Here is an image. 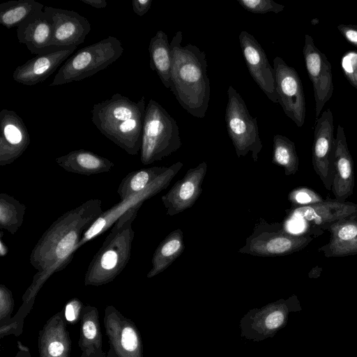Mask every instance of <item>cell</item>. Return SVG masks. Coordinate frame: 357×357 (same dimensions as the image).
<instances>
[{
    "instance_id": "obj_17",
    "label": "cell",
    "mask_w": 357,
    "mask_h": 357,
    "mask_svg": "<svg viewBox=\"0 0 357 357\" xmlns=\"http://www.w3.org/2000/svg\"><path fill=\"white\" fill-rule=\"evenodd\" d=\"M206 171V162L189 169L183 177L162 196L167 215H177L193 206L202 191V185Z\"/></svg>"
},
{
    "instance_id": "obj_29",
    "label": "cell",
    "mask_w": 357,
    "mask_h": 357,
    "mask_svg": "<svg viewBox=\"0 0 357 357\" xmlns=\"http://www.w3.org/2000/svg\"><path fill=\"white\" fill-rule=\"evenodd\" d=\"M167 169V167H151L131 172L122 179L119 185L117 193L120 199L142 191Z\"/></svg>"
},
{
    "instance_id": "obj_5",
    "label": "cell",
    "mask_w": 357,
    "mask_h": 357,
    "mask_svg": "<svg viewBox=\"0 0 357 357\" xmlns=\"http://www.w3.org/2000/svg\"><path fill=\"white\" fill-rule=\"evenodd\" d=\"M182 145L178 126L167 110L153 99L146 106L140 160L150 165L176 152Z\"/></svg>"
},
{
    "instance_id": "obj_28",
    "label": "cell",
    "mask_w": 357,
    "mask_h": 357,
    "mask_svg": "<svg viewBox=\"0 0 357 357\" xmlns=\"http://www.w3.org/2000/svg\"><path fill=\"white\" fill-rule=\"evenodd\" d=\"M45 5L35 0H11L0 4V24L18 27L32 16L43 11Z\"/></svg>"
},
{
    "instance_id": "obj_31",
    "label": "cell",
    "mask_w": 357,
    "mask_h": 357,
    "mask_svg": "<svg viewBox=\"0 0 357 357\" xmlns=\"http://www.w3.org/2000/svg\"><path fill=\"white\" fill-rule=\"evenodd\" d=\"M26 206L13 197L0 194V228L15 234L22 226Z\"/></svg>"
},
{
    "instance_id": "obj_21",
    "label": "cell",
    "mask_w": 357,
    "mask_h": 357,
    "mask_svg": "<svg viewBox=\"0 0 357 357\" xmlns=\"http://www.w3.org/2000/svg\"><path fill=\"white\" fill-rule=\"evenodd\" d=\"M334 171L331 190L336 200L345 202L354 192V162L348 149L344 128L340 124L337 126L335 137Z\"/></svg>"
},
{
    "instance_id": "obj_2",
    "label": "cell",
    "mask_w": 357,
    "mask_h": 357,
    "mask_svg": "<svg viewBox=\"0 0 357 357\" xmlns=\"http://www.w3.org/2000/svg\"><path fill=\"white\" fill-rule=\"evenodd\" d=\"M183 33L178 31L171 42L172 65L169 90L180 105L190 114L204 118L210 95L206 54L196 45H182Z\"/></svg>"
},
{
    "instance_id": "obj_13",
    "label": "cell",
    "mask_w": 357,
    "mask_h": 357,
    "mask_svg": "<svg viewBox=\"0 0 357 357\" xmlns=\"http://www.w3.org/2000/svg\"><path fill=\"white\" fill-rule=\"evenodd\" d=\"M303 53L307 75L313 86L315 117L317 120L326 102L333 95L331 65L326 55L315 46L312 37L308 34L305 35Z\"/></svg>"
},
{
    "instance_id": "obj_15",
    "label": "cell",
    "mask_w": 357,
    "mask_h": 357,
    "mask_svg": "<svg viewBox=\"0 0 357 357\" xmlns=\"http://www.w3.org/2000/svg\"><path fill=\"white\" fill-rule=\"evenodd\" d=\"M43 11L49 16L53 35V48L78 46L83 43L91 31V24L84 16L74 10L45 6Z\"/></svg>"
},
{
    "instance_id": "obj_41",
    "label": "cell",
    "mask_w": 357,
    "mask_h": 357,
    "mask_svg": "<svg viewBox=\"0 0 357 357\" xmlns=\"http://www.w3.org/2000/svg\"><path fill=\"white\" fill-rule=\"evenodd\" d=\"M80 1L98 9L105 8L107 6L105 0H80Z\"/></svg>"
},
{
    "instance_id": "obj_22",
    "label": "cell",
    "mask_w": 357,
    "mask_h": 357,
    "mask_svg": "<svg viewBox=\"0 0 357 357\" xmlns=\"http://www.w3.org/2000/svg\"><path fill=\"white\" fill-rule=\"evenodd\" d=\"M53 27L49 16L42 11L17 28L19 43L26 46L33 54L40 55L55 48L52 47Z\"/></svg>"
},
{
    "instance_id": "obj_14",
    "label": "cell",
    "mask_w": 357,
    "mask_h": 357,
    "mask_svg": "<svg viewBox=\"0 0 357 357\" xmlns=\"http://www.w3.org/2000/svg\"><path fill=\"white\" fill-rule=\"evenodd\" d=\"M238 39L252 78L271 102H278L273 68L269 63L265 51L257 39L246 31L240 33Z\"/></svg>"
},
{
    "instance_id": "obj_43",
    "label": "cell",
    "mask_w": 357,
    "mask_h": 357,
    "mask_svg": "<svg viewBox=\"0 0 357 357\" xmlns=\"http://www.w3.org/2000/svg\"><path fill=\"white\" fill-rule=\"evenodd\" d=\"M14 357H31L30 351H22L18 350Z\"/></svg>"
},
{
    "instance_id": "obj_20",
    "label": "cell",
    "mask_w": 357,
    "mask_h": 357,
    "mask_svg": "<svg viewBox=\"0 0 357 357\" xmlns=\"http://www.w3.org/2000/svg\"><path fill=\"white\" fill-rule=\"evenodd\" d=\"M66 324L63 310L48 319L38 333L39 357H70L72 342Z\"/></svg>"
},
{
    "instance_id": "obj_38",
    "label": "cell",
    "mask_w": 357,
    "mask_h": 357,
    "mask_svg": "<svg viewBox=\"0 0 357 357\" xmlns=\"http://www.w3.org/2000/svg\"><path fill=\"white\" fill-rule=\"evenodd\" d=\"M84 307L83 303L77 298L69 300L63 310L66 322L70 324H75L79 321H80Z\"/></svg>"
},
{
    "instance_id": "obj_18",
    "label": "cell",
    "mask_w": 357,
    "mask_h": 357,
    "mask_svg": "<svg viewBox=\"0 0 357 357\" xmlns=\"http://www.w3.org/2000/svg\"><path fill=\"white\" fill-rule=\"evenodd\" d=\"M0 165L13 163L30 144V136L22 118L14 111L0 112Z\"/></svg>"
},
{
    "instance_id": "obj_3",
    "label": "cell",
    "mask_w": 357,
    "mask_h": 357,
    "mask_svg": "<svg viewBox=\"0 0 357 357\" xmlns=\"http://www.w3.org/2000/svg\"><path fill=\"white\" fill-rule=\"evenodd\" d=\"M146 106L144 96L134 101L116 93L93 105L91 121L104 136L135 155L141 148Z\"/></svg>"
},
{
    "instance_id": "obj_27",
    "label": "cell",
    "mask_w": 357,
    "mask_h": 357,
    "mask_svg": "<svg viewBox=\"0 0 357 357\" xmlns=\"http://www.w3.org/2000/svg\"><path fill=\"white\" fill-rule=\"evenodd\" d=\"M183 250V234L181 229H177L169 234L156 248L147 278H151L163 272L182 254Z\"/></svg>"
},
{
    "instance_id": "obj_39",
    "label": "cell",
    "mask_w": 357,
    "mask_h": 357,
    "mask_svg": "<svg viewBox=\"0 0 357 357\" xmlns=\"http://www.w3.org/2000/svg\"><path fill=\"white\" fill-rule=\"evenodd\" d=\"M337 29L348 42L357 47V24H340Z\"/></svg>"
},
{
    "instance_id": "obj_44",
    "label": "cell",
    "mask_w": 357,
    "mask_h": 357,
    "mask_svg": "<svg viewBox=\"0 0 357 357\" xmlns=\"http://www.w3.org/2000/svg\"><path fill=\"white\" fill-rule=\"evenodd\" d=\"M17 349L20 351H30L29 347H27L26 346H24L20 341H17Z\"/></svg>"
},
{
    "instance_id": "obj_4",
    "label": "cell",
    "mask_w": 357,
    "mask_h": 357,
    "mask_svg": "<svg viewBox=\"0 0 357 357\" xmlns=\"http://www.w3.org/2000/svg\"><path fill=\"white\" fill-rule=\"evenodd\" d=\"M141 206L130 209L112 225L88 266L84 280L86 286L108 284L126 266L130 258L135 236L132 225Z\"/></svg>"
},
{
    "instance_id": "obj_34",
    "label": "cell",
    "mask_w": 357,
    "mask_h": 357,
    "mask_svg": "<svg viewBox=\"0 0 357 357\" xmlns=\"http://www.w3.org/2000/svg\"><path fill=\"white\" fill-rule=\"evenodd\" d=\"M239 5L252 13L265 14L273 12H282L284 6L275 3L273 0H237Z\"/></svg>"
},
{
    "instance_id": "obj_8",
    "label": "cell",
    "mask_w": 357,
    "mask_h": 357,
    "mask_svg": "<svg viewBox=\"0 0 357 357\" xmlns=\"http://www.w3.org/2000/svg\"><path fill=\"white\" fill-rule=\"evenodd\" d=\"M312 240L310 234H291L280 224L269 225L261 220L238 252L263 257L284 256L303 250Z\"/></svg>"
},
{
    "instance_id": "obj_1",
    "label": "cell",
    "mask_w": 357,
    "mask_h": 357,
    "mask_svg": "<svg viewBox=\"0 0 357 357\" xmlns=\"http://www.w3.org/2000/svg\"><path fill=\"white\" fill-rule=\"evenodd\" d=\"M102 212L100 199H89L62 214L43 233L30 255L37 273L22 296L24 303H34L45 282L69 264L82 234Z\"/></svg>"
},
{
    "instance_id": "obj_35",
    "label": "cell",
    "mask_w": 357,
    "mask_h": 357,
    "mask_svg": "<svg viewBox=\"0 0 357 357\" xmlns=\"http://www.w3.org/2000/svg\"><path fill=\"white\" fill-rule=\"evenodd\" d=\"M341 66L347 79L357 89V52H346L342 57Z\"/></svg>"
},
{
    "instance_id": "obj_19",
    "label": "cell",
    "mask_w": 357,
    "mask_h": 357,
    "mask_svg": "<svg viewBox=\"0 0 357 357\" xmlns=\"http://www.w3.org/2000/svg\"><path fill=\"white\" fill-rule=\"evenodd\" d=\"M77 46L55 48L37 55L16 67L13 79L23 85L32 86L45 81L75 52Z\"/></svg>"
},
{
    "instance_id": "obj_7",
    "label": "cell",
    "mask_w": 357,
    "mask_h": 357,
    "mask_svg": "<svg viewBox=\"0 0 357 357\" xmlns=\"http://www.w3.org/2000/svg\"><path fill=\"white\" fill-rule=\"evenodd\" d=\"M227 96L225 124L236 154L241 158L251 152L252 158L257 162L263 147L257 118L250 115L244 100L231 85L227 89Z\"/></svg>"
},
{
    "instance_id": "obj_6",
    "label": "cell",
    "mask_w": 357,
    "mask_h": 357,
    "mask_svg": "<svg viewBox=\"0 0 357 357\" xmlns=\"http://www.w3.org/2000/svg\"><path fill=\"white\" fill-rule=\"evenodd\" d=\"M123 47L120 40L109 36L79 50L59 68L50 86L77 82L107 68L121 57Z\"/></svg>"
},
{
    "instance_id": "obj_23",
    "label": "cell",
    "mask_w": 357,
    "mask_h": 357,
    "mask_svg": "<svg viewBox=\"0 0 357 357\" xmlns=\"http://www.w3.org/2000/svg\"><path fill=\"white\" fill-rule=\"evenodd\" d=\"M328 242L318 250L326 257L357 255V218L345 219L331 225Z\"/></svg>"
},
{
    "instance_id": "obj_25",
    "label": "cell",
    "mask_w": 357,
    "mask_h": 357,
    "mask_svg": "<svg viewBox=\"0 0 357 357\" xmlns=\"http://www.w3.org/2000/svg\"><path fill=\"white\" fill-rule=\"evenodd\" d=\"M55 160L66 172L86 176L108 172L114 166L109 159L84 149L72 151Z\"/></svg>"
},
{
    "instance_id": "obj_11",
    "label": "cell",
    "mask_w": 357,
    "mask_h": 357,
    "mask_svg": "<svg viewBox=\"0 0 357 357\" xmlns=\"http://www.w3.org/2000/svg\"><path fill=\"white\" fill-rule=\"evenodd\" d=\"M103 324L109 349L116 357H144L140 333L135 324L113 305L105 309Z\"/></svg>"
},
{
    "instance_id": "obj_30",
    "label": "cell",
    "mask_w": 357,
    "mask_h": 357,
    "mask_svg": "<svg viewBox=\"0 0 357 357\" xmlns=\"http://www.w3.org/2000/svg\"><path fill=\"white\" fill-rule=\"evenodd\" d=\"M272 162L284 168L286 176L294 175L298 170V157L295 144L287 137L275 135L273 139Z\"/></svg>"
},
{
    "instance_id": "obj_9",
    "label": "cell",
    "mask_w": 357,
    "mask_h": 357,
    "mask_svg": "<svg viewBox=\"0 0 357 357\" xmlns=\"http://www.w3.org/2000/svg\"><path fill=\"white\" fill-rule=\"evenodd\" d=\"M183 164L177 162L170 167L162 175L158 177L142 191L133 194L114 204L108 210L103 211L93 223L85 231L77 243L75 251L88 241L96 238L106 231L130 209L142 206L145 200L151 198L164 189H166L173 178L182 168Z\"/></svg>"
},
{
    "instance_id": "obj_40",
    "label": "cell",
    "mask_w": 357,
    "mask_h": 357,
    "mask_svg": "<svg viewBox=\"0 0 357 357\" xmlns=\"http://www.w3.org/2000/svg\"><path fill=\"white\" fill-rule=\"evenodd\" d=\"M152 2V0H132V10L138 16L142 17L149 10Z\"/></svg>"
},
{
    "instance_id": "obj_37",
    "label": "cell",
    "mask_w": 357,
    "mask_h": 357,
    "mask_svg": "<svg viewBox=\"0 0 357 357\" xmlns=\"http://www.w3.org/2000/svg\"><path fill=\"white\" fill-rule=\"evenodd\" d=\"M265 312L261 314L262 327L267 331H272L278 328L284 323L285 316L280 308L276 307H266Z\"/></svg>"
},
{
    "instance_id": "obj_33",
    "label": "cell",
    "mask_w": 357,
    "mask_h": 357,
    "mask_svg": "<svg viewBox=\"0 0 357 357\" xmlns=\"http://www.w3.org/2000/svg\"><path fill=\"white\" fill-rule=\"evenodd\" d=\"M288 199L292 208L307 206L323 202L325 199L317 192L305 187H299L291 190Z\"/></svg>"
},
{
    "instance_id": "obj_36",
    "label": "cell",
    "mask_w": 357,
    "mask_h": 357,
    "mask_svg": "<svg viewBox=\"0 0 357 357\" xmlns=\"http://www.w3.org/2000/svg\"><path fill=\"white\" fill-rule=\"evenodd\" d=\"M14 303L12 291L4 284H0V325L11 319Z\"/></svg>"
},
{
    "instance_id": "obj_16",
    "label": "cell",
    "mask_w": 357,
    "mask_h": 357,
    "mask_svg": "<svg viewBox=\"0 0 357 357\" xmlns=\"http://www.w3.org/2000/svg\"><path fill=\"white\" fill-rule=\"evenodd\" d=\"M289 215L303 220L311 231H325L333 223L357 218V204L327 199L311 206L291 208Z\"/></svg>"
},
{
    "instance_id": "obj_42",
    "label": "cell",
    "mask_w": 357,
    "mask_h": 357,
    "mask_svg": "<svg viewBox=\"0 0 357 357\" xmlns=\"http://www.w3.org/2000/svg\"><path fill=\"white\" fill-rule=\"evenodd\" d=\"M0 237H1V239H0V256L1 257H4V256H6L7 255L8 249V247L6 246V245L3 241V239H2L3 231H2V230L1 231Z\"/></svg>"
},
{
    "instance_id": "obj_26",
    "label": "cell",
    "mask_w": 357,
    "mask_h": 357,
    "mask_svg": "<svg viewBox=\"0 0 357 357\" xmlns=\"http://www.w3.org/2000/svg\"><path fill=\"white\" fill-rule=\"evenodd\" d=\"M150 68L158 75L165 88L169 89L172 58L170 43L162 30L156 32L149 45Z\"/></svg>"
},
{
    "instance_id": "obj_10",
    "label": "cell",
    "mask_w": 357,
    "mask_h": 357,
    "mask_svg": "<svg viewBox=\"0 0 357 357\" xmlns=\"http://www.w3.org/2000/svg\"><path fill=\"white\" fill-rule=\"evenodd\" d=\"M273 68L278 103L284 114L301 128L305 122L306 108L300 77L280 56L274 58Z\"/></svg>"
},
{
    "instance_id": "obj_32",
    "label": "cell",
    "mask_w": 357,
    "mask_h": 357,
    "mask_svg": "<svg viewBox=\"0 0 357 357\" xmlns=\"http://www.w3.org/2000/svg\"><path fill=\"white\" fill-rule=\"evenodd\" d=\"M34 303H22L17 314L8 322L0 325V339L13 335L19 336L22 333L24 320L33 308Z\"/></svg>"
},
{
    "instance_id": "obj_24",
    "label": "cell",
    "mask_w": 357,
    "mask_h": 357,
    "mask_svg": "<svg viewBox=\"0 0 357 357\" xmlns=\"http://www.w3.org/2000/svg\"><path fill=\"white\" fill-rule=\"evenodd\" d=\"M78 345L80 357H107L102 349L101 332L98 309L91 305L84 307L80 319Z\"/></svg>"
},
{
    "instance_id": "obj_12",
    "label": "cell",
    "mask_w": 357,
    "mask_h": 357,
    "mask_svg": "<svg viewBox=\"0 0 357 357\" xmlns=\"http://www.w3.org/2000/svg\"><path fill=\"white\" fill-rule=\"evenodd\" d=\"M313 168L324 187L330 190L334 179L335 138L333 114L330 108L316 121L312 149Z\"/></svg>"
}]
</instances>
